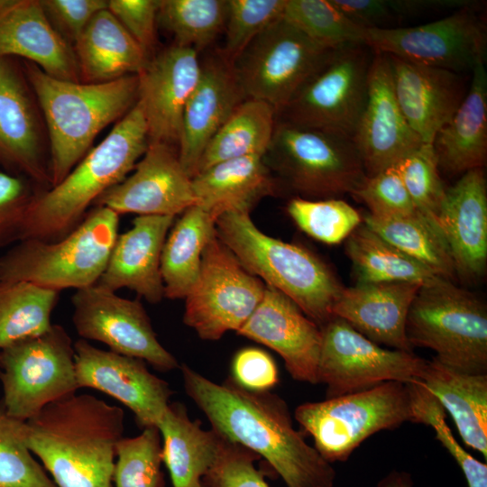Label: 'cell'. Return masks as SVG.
I'll return each instance as SVG.
<instances>
[{"label": "cell", "instance_id": "1", "mask_svg": "<svg viewBox=\"0 0 487 487\" xmlns=\"http://www.w3.org/2000/svg\"><path fill=\"white\" fill-rule=\"evenodd\" d=\"M188 396L221 437L263 458L287 487H333L335 471L297 431L286 402L255 392L230 377L216 383L187 364L180 366Z\"/></svg>", "mask_w": 487, "mask_h": 487}, {"label": "cell", "instance_id": "2", "mask_svg": "<svg viewBox=\"0 0 487 487\" xmlns=\"http://www.w3.org/2000/svg\"><path fill=\"white\" fill-rule=\"evenodd\" d=\"M124 413L91 394H73L24 421V440L57 487H113Z\"/></svg>", "mask_w": 487, "mask_h": 487}, {"label": "cell", "instance_id": "3", "mask_svg": "<svg viewBox=\"0 0 487 487\" xmlns=\"http://www.w3.org/2000/svg\"><path fill=\"white\" fill-rule=\"evenodd\" d=\"M148 145V126L137 101L60 183L33 195L18 227L16 242H55L66 236L83 220L91 203L126 178Z\"/></svg>", "mask_w": 487, "mask_h": 487}, {"label": "cell", "instance_id": "4", "mask_svg": "<svg viewBox=\"0 0 487 487\" xmlns=\"http://www.w3.org/2000/svg\"><path fill=\"white\" fill-rule=\"evenodd\" d=\"M26 74L48 125L53 187L85 157L98 133L135 105L139 78L73 82L53 78L32 62L26 63Z\"/></svg>", "mask_w": 487, "mask_h": 487}, {"label": "cell", "instance_id": "5", "mask_svg": "<svg viewBox=\"0 0 487 487\" xmlns=\"http://www.w3.org/2000/svg\"><path fill=\"white\" fill-rule=\"evenodd\" d=\"M216 234L250 273L287 296L319 327L333 317L345 288L313 253L262 233L245 212H224Z\"/></svg>", "mask_w": 487, "mask_h": 487}, {"label": "cell", "instance_id": "6", "mask_svg": "<svg viewBox=\"0 0 487 487\" xmlns=\"http://www.w3.org/2000/svg\"><path fill=\"white\" fill-rule=\"evenodd\" d=\"M119 215L96 206L59 241L25 239L0 256V281H27L60 292L95 285L118 235Z\"/></svg>", "mask_w": 487, "mask_h": 487}, {"label": "cell", "instance_id": "7", "mask_svg": "<svg viewBox=\"0 0 487 487\" xmlns=\"http://www.w3.org/2000/svg\"><path fill=\"white\" fill-rule=\"evenodd\" d=\"M406 335L412 349L429 348L446 366L487 374L486 307L449 280L420 287L408 314Z\"/></svg>", "mask_w": 487, "mask_h": 487}, {"label": "cell", "instance_id": "8", "mask_svg": "<svg viewBox=\"0 0 487 487\" xmlns=\"http://www.w3.org/2000/svg\"><path fill=\"white\" fill-rule=\"evenodd\" d=\"M294 417L328 463L345 462L368 437L412 422L407 383L386 381L371 389L299 405Z\"/></svg>", "mask_w": 487, "mask_h": 487}, {"label": "cell", "instance_id": "9", "mask_svg": "<svg viewBox=\"0 0 487 487\" xmlns=\"http://www.w3.org/2000/svg\"><path fill=\"white\" fill-rule=\"evenodd\" d=\"M263 159L271 170L308 199L352 194L366 178L351 138L277 118Z\"/></svg>", "mask_w": 487, "mask_h": 487}, {"label": "cell", "instance_id": "10", "mask_svg": "<svg viewBox=\"0 0 487 487\" xmlns=\"http://www.w3.org/2000/svg\"><path fill=\"white\" fill-rule=\"evenodd\" d=\"M1 399L8 416L26 421L79 389L74 343L63 326L0 349Z\"/></svg>", "mask_w": 487, "mask_h": 487}, {"label": "cell", "instance_id": "11", "mask_svg": "<svg viewBox=\"0 0 487 487\" xmlns=\"http://www.w3.org/2000/svg\"><path fill=\"white\" fill-rule=\"evenodd\" d=\"M372 55L364 43L333 50L277 120L353 139L366 100Z\"/></svg>", "mask_w": 487, "mask_h": 487}, {"label": "cell", "instance_id": "12", "mask_svg": "<svg viewBox=\"0 0 487 487\" xmlns=\"http://www.w3.org/2000/svg\"><path fill=\"white\" fill-rule=\"evenodd\" d=\"M333 50L281 17L261 32L232 64L246 98L264 101L278 114Z\"/></svg>", "mask_w": 487, "mask_h": 487}, {"label": "cell", "instance_id": "13", "mask_svg": "<svg viewBox=\"0 0 487 487\" xmlns=\"http://www.w3.org/2000/svg\"><path fill=\"white\" fill-rule=\"evenodd\" d=\"M265 284L250 273L215 233L202 253L198 280L185 298L184 323L204 340H218L244 325Z\"/></svg>", "mask_w": 487, "mask_h": 487}, {"label": "cell", "instance_id": "14", "mask_svg": "<svg viewBox=\"0 0 487 487\" xmlns=\"http://www.w3.org/2000/svg\"><path fill=\"white\" fill-rule=\"evenodd\" d=\"M319 383L326 399L365 391L386 381H419L427 360L413 352L383 348L333 317L321 327Z\"/></svg>", "mask_w": 487, "mask_h": 487}, {"label": "cell", "instance_id": "15", "mask_svg": "<svg viewBox=\"0 0 487 487\" xmlns=\"http://www.w3.org/2000/svg\"><path fill=\"white\" fill-rule=\"evenodd\" d=\"M364 44L373 51L456 73L484 63L486 28L474 8L411 27L367 28Z\"/></svg>", "mask_w": 487, "mask_h": 487}, {"label": "cell", "instance_id": "16", "mask_svg": "<svg viewBox=\"0 0 487 487\" xmlns=\"http://www.w3.org/2000/svg\"><path fill=\"white\" fill-rule=\"evenodd\" d=\"M71 302L73 325L82 339L101 342L110 351L141 359L160 372L179 367L159 342L139 300L119 297L95 284L77 289Z\"/></svg>", "mask_w": 487, "mask_h": 487}, {"label": "cell", "instance_id": "17", "mask_svg": "<svg viewBox=\"0 0 487 487\" xmlns=\"http://www.w3.org/2000/svg\"><path fill=\"white\" fill-rule=\"evenodd\" d=\"M74 351L79 389L91 388L115 399L133 412L142 428L157 427L173 391L144 361L95 347L82 338L74 343Z\"/></svg>", "mask_w": 487, "mask_h": 487}, {"label": "cell", "instance_id": "18", "mask_svg": "<svg viewBox=\"0 0 487 487\" xmlns=\"http://www.w3.org/2000/svg\"><path fill=\"white\" fill-rule=\"evenodd\" d=\"M133 173L104 192L96 201L117 215L172 216L198 204L191 178L184 170L178 149L150 142Z\"/></svg>", "mask_w": 487, "mask_h": 487}, {"label": "cell", "instance_id": "19", "mask_svg": "<svg viewBox=\"0 0 487 487\" xmlns=\"http://www.w3.org/2000/svg\"><path fill=\"white\" fill-rule=\"evenodd\" d=\"M352 140L367 177L393 166L423 143L398 105L384 53L373 51L366 100Z\"/></svg>", "mask_w": 487, "mask_h": 487}, {"label": "cell", "instance_id": "20", "mask_svg": "<svg viewBox=\"0 0 487 487\" xmlns=\"http://www.w3.org/2000/svg\"><path fill=\"white\" fill-rule=\"evenodd\" d=\"M198 52L173 44L149 60L138 74L150 142L179 146L186 104L200 74Z\"/></svg>", "mask_w": 487, "mask_h": 487}, {"label": "cell", "instance_id": "21", "mask_svg": "<svg viewBox=\"0 0 487 487\" xmlns=\"http://www.w3.org/2000/svg\"><path fill=\"white\" fill-rule=\"evenodd\" d=\"M237 334L280 354L294 380L319 383L321 329L273 287L265 285L261 302Z\"/></svg>", "mask_w": 487, "mask_h": 487}, {"label": "cell", "instance_id": "22", "mask_svg": "<svg viewBox=\"0 0 487 487\" xmlns=\"http://www.w3.org/2000/svg\"><path fill=\"white\" fill-rule=\"evenodd\" d=\"M200 65L199 78L184 109L178 146L180 163L191 179L211 139L246 99L233 64L221 52L209 55Z\"/></svg>", "mask_w": 487, "mask_h": 487}, {"label": "cell", "instance_id": "23", "mask_svg": "<svg viewBox=\"0 0 487 487\" xmlns=\"http://www.w3.org/2000/svg\"><path fill=\"white\" fill-rule=\"evenodd\" d=\"M437 225L455 274L468 280L481 277L487 263V186L482 168L467 170L446 189Z\"/></svg>", "mask_w": 487, "mask_h": 487}, {"label": "cell", "instance_id": "24", "mask_svg": "<svg viewBox=\"0 0 487 487\" xmlns=\"http://www.w3.org/2000/svg\"><path fill=\"white\" fill-rule=\"evenodd\" d=\"M387 56L395 97L406 121L423 142L432 143L466 94L462 77L451 70Z\"/></svg>", "mask_w": 487, "mask_h": 487}, {"label": "cell", "instance_id": "25", "mask_svg": "<svg viewBox=\"0 0 487 487\" xmlns=\"http://www.w3.org/2000/svg\"><path fill=\"white\" fill-rule=\"evenodd\" d=\"M20 56L46 74L78 82L74 50L54 29L38 0H0V58Z\"/></svg>", "mask_w": 487, "mask_h": 487}, {"label": "cell", "instance_id": "26", "mask_svg": "<svg viewBox=\"0 0 487 487\" xmlns=\"http://www.w3.org/2000/svg\"><path fill=\"white\" fill-rule=\"evenodd\" d=\"M172 216H138L118 234L107 264L96 284L115 292L127 288L151 303L164 298L161 257Z\"/></svg>", "mask_w": 487, "mask_h": 487}, {"label": "cell", "instance_id": "27", "mask_svg": "<svg viewBox=\"0 0 487 487\" xmlns=\"http://www.w3.org/2000/svg\"><path fill=\"white\" fill-rule=\"evenodd\" d=\"M420 287L408 282L357 283L344 289L332 315L379 345L413 352L406 322Z\"/></svg>", "mask_w": 487, "mask_h": 487}, {"label": "cell", "instance_id": "28", "mask_svg": "<svg viewBox=\"0 0 487 487\" xmlns=\"http://www.w3.org/2000/svg\"><path fill=\"white\" fill-rule=\"evenodd\" d=\"M0 161L38 183L51 182L30 96L7 57L0 58Z\"/></svg>", "mask_w": 487, "mask_h": 487}, {"label": "cell", "instance_id": "29", "mask_svg": "<svg viewBox=\"0 0 487 487\" xmlns=\"http://www.w3.org/2000/svg\"><path fill=\"white\" fill-rule=\"evenodd\" d=\"M439 169L451 174L482 168L487 154V73L484 63L472 71L462 103L432 142Z\"/></svg>", "mask_w": 487, "mask_h": 487}, {"label": "cell", "instance_id": "30", "mask_svg": "<svg viewBox=\"0 0 487 487\" xmlns=\"http://www.w3.org/2000/svg\"><path fill=\"white\" fill-rule=\"evenodd\" d=\"M74 52L86 83L138 75L149 60L144 50L107 8L91 18L76 40Z\"/></svg>", "mask_w": 487, "mask_h": 487}, {"label": "cell", "instance_id": "31", "mask_svg": "<svg viewBox=\"0 0 487 487\" xmlns=\"http://www.w3.org/2000/svg\"><path fill=\"white\" fill-rule=\"evenodd\" d=\"M419 381L451 416L464 444L487 460V374H469L433 357Z\"/></svg>", "mask_w": 487, "mask_h": 487}, {"label": "cell", "instance_id": "32", "mask_svg": "<svg viewBox=\"0 0 487 487\" xmlns=\"http://www.w3.org/2000/svg\"><path fill=\"white\" fill-rule=\"evenodd\" d=\"M191 181L198 204L220 216L229 210L250 214L259 200L277 191V181L262 155L218 162Z\"/></svg>", "mask_w": 487, "mask_h": 487}, {"label": "cell", "instance_id": "33", "mask_svg": "<svg viewBox=\"0 0 487 487\" xmlns=\"http://www.w3.org/2000/svg\"><path fill=\"white\" fill-rule=\"evenodd\" d=\"M156 427L172 487H203V478L217 456L220 436L192 421L179 402H170Z\"/></svg>", "mask_w": 487, "mask_h": 487}, {"label": "cell", "instance_id": "34", "mask_svg": "<svg viewBox=\"0 0 487 487\" xmlns=\"http://www.w3.org/2000/svg\"><path fill=\"white\" fill-rule=\"evenodd\" d=\"M216 211L200 204L188 207L166 238L161 257L164 297L185 299L196 283L202 253L216 233Z\"/></svg>", "mask_w": 487, "mask_h": 487}, {"label": "cell", "instance_id": "35", "mask_svg": "<svg viewBox=\"0 0 487 487\" xmlns=\"http://www.w3.org/2000/svg\"><path fill=\"white\" fill-rule=\"evenodd\" d=\"M277 112L270 104L246 98L206 147L197 174L231 159L264 156L272 139Z\"/></svg>", "mask_w": 487, "mask_h": 487}, {"label": "cell", "instance_id": "36", "mask_svg": "<svg viewBox=\"0 0 487 487\" xmlns=\"http://www.w3.org/2000/svg\"><path fill=\"white\" fill-rule=\"evenodd\" d=\"M345 252L358 283L408 282L423 286L441 278L363 223L346 238Z\"/></svg>", "mask_w": 487, "mask_h": 487}, {"label": "cell", "instance_id": "37", "mask_svg": "<svg viewBox=\"0 0 487 487\" xmlns=\"http://www.w3.org/2000/svg\"><path fill=\"white\" fill-rule=\"evenodd\" d=\"M363 223L437 276L449 280L455 277L454 262L441 231L421 213L395 217L366 213Z\"/></svg>", "mask_w": 487, "mask_h": 487}, {"label": "cell", "instance_id": "38", "mask_svg": "<svg viewBox=\"0 0 487 487\" xmlns=\"http://www.w3.org/2000/svg\"><path fill=\"white\" fill-rule=\"evenodd\" d=\"M58 297L27 281H0V349L50 329Z\"/></svg>", "mask_w": 487, "mask_h": 487}, {"label": "cell", "instance_id": "39", "mask_svg": "<svg viewBox=\"0 0 487 487\" xmlns=\"http://www.w3.org/2000/svg\"><path fill=\"white\" fill-rule=\"evenodd\" d=\"M227 0H161L157 21L174 37V44L198 52L225 31Z\"/></svg>", "mask_w": 487, "mask_h": 487}, {"label": "cell", "instance_id": "40", "mask_svg": "<svg viewBox=\"0 0 487 487\" xmlns=\"http://www.w3.org/2000/svg\"><path fill=\"white\" fill-rule=\"evenodd\" d=\"M282 18L329 49L364 43L367 28L348 18L331 0H286Z\"/></svg>", "mask_w": 487, "mask_h": 487}, {"label": "cell", "instance_id": "41", "mask_svg": "<svg viewBox=\"0 0 487 487\" xmlns=\"http://www.w3.org/2000/svg\"><path fill=\"white\" fill-rule=\"evenodd\" d=\"M161 463V437L156 427L123 437L116 447L115 487H164Z\"/></svg>", "mask_w": 487, "mask_h": 487}, {"label": "cell", "instance_id": "42", "mask_svg": "<svg viewBox=\"0 0 487 487\" xmlns=\"http://www.w3.org/2000/svg\"><path fill=\"white\" fill-rule=\"evenodd\" d=\"M287 210L303 232L327 244L341 243L363 223L360 213L339 198H296Z\"/></svg>", "mask_w": 487, "mask_h": 487}, {"label": "cell", "instance_id": "43", "mask_svg": "<svg viewBox=\"0 0 487 487\" xmlns=\"http://www.w3.org/2000/svg\"><path fill=\"white\" fill-rule=\"evenodd\" d=\"M0 487H57L24 440V421L5 411L0 400Z\"/></svg>", "mask_w": 487, "mask_h": 487}, {"label": "cell", "instance_id": "44", "mask_svg": "<svg viewBox=\"0 0 487 487\" xmlns=\"http://www.w3.org/2000/svg\"><path fill=\"white\" fill-rule=\"evenodd\" d=\"M394 166L416 208L438 227L437 218L446 188L433 144L423 142Z\"/></svg>", "mask_w": 487, "mask_h": 487}, {"label": "cell", "instance_id": "45", "mask_svg": "<svg viewBox=\"0 0 487 487\" xmlns=\"http://www.w3.org/2000/svg\"><path fill=\"white\" fill-rule=\"evenodd\" d=\"M413 410L412 423L430 426L436 438L460 466L468 487H487V464L472 456L455 438L446 424V412L436 398L419 381L408 382Z\"/></svg>", "mask_w": 487, "mask_h": 487}, {"label": "cell", "instance_id": "46", "mask_svg": "<svg viewBox=\"0 0 487 487\" xmlns=\"http://www.w3.org/2000/svg\"><path fill=\"white\" fill-rule=\"evenodd\" d=\"M285 5L286 0H227L224 58L233 63L261 32L282 17Z\"/></svg>", "mask_w": 487, "mask_h": 487}, {"label": "cell", "instance_id": "47", "mask_svg": "<svg viewBox=\"0 0 487 487\" xmlns=\"http://www.w3.org/2000/svg\"><path fill=\"white\" fill-rule=\"evenodd\" d=\"M351 195L363 202L368 207V213L374 216H407L420 213L394 165L366 176Z\"/></svg>", "mask_w": 487, "mask_h": 487}, {"label": "cell", "instance_id": "48", "mask_svg": "<svg viewBox=\"0 0 487 487\" xmlns=\"http://www.w3.org/2000/svg\"><path fill=\"white\" fill-rule=\"evenodd\" d=\"M259 459L252 451L221 437L217 456L203 482L209 487H270L255 466Z\"/></svg>", "mask_w": 487, "mask_h": 487}, {"label": "cell", "instance_id": "49", "mask_svg": "<svg viewBox=\"0 0 487 487\" xmlns=\"http://www.w3.org/2000/svg\"><path fill=\"white\" fill-rule=\"evenodd\" d=\"M161 0H110L107 9L144 50L156 43V23Z\"/></svg>", "mask_w": 487, "mask_h": 487}, {"label": "cell", "instance_id": "50", "mask_svg": "<svg viewBox=\"0 0 487 487\" xmlns=\"http://www.w3.org/2000/svg\"><path fill=\"white\" fill-rule=\"evenodd\" d=\"M230 378L240 387L255 392L270 391L279 382L276 363L265 351L246 347L232 361Z\"/></svg>", "mask_w": 487, "mask_h": 487}, {"label": "cell", "instance_id": "51", "mask_svg": "<svg viewBox=\"0 0 487 487\" xmlns=\"http://www.w3.org/2000/svg\"><path fill=\"white\" fill-rule=\"evenodd\" d=\"M51 25L67 41L75 43L91 18L107 8L104 0H41Z\"/></svg>", "mask_w": 487, "mask_h": 487}, {"label": "cell", "instance_id": "52", "mask_svg": "<svg viewBox=\"0 0 487 487\" xmlns=\"http://www.w3.org/2000/svg\"><path fill=\"white\" fill-rule=\"evenodd\" d=\"M32 197L22 178L0 171V247L16 242L18 227Z\"/></svg>", "mask_w": 487, "mask_h": 487}, {"label": "cell", "instance_id": "53", "mask_svg": "<svg viewBox=\"0 0 487 487\" xmlns=\"http://www.w3.org/2000/svg\"><path fill=\"white\" fill-rule=\"evenodd\" d=\"M348 18L364 28H387L396 19L388 0H331Z\"/></svg>", "mask_w": 487, "mask_h": 487}, {"label": "cell", "instance_id": "54", "mask_svg": "<svg viewBox=\"0 0 487 487\" xmlns=\"http://www.w3.org/2000/svg\"><path fill=\"white\" fill-rule=\"evenodd\" d=\"M411 475L407 472L393 470L384 476L377 484V487H412Z\"/></svg>", "mask_w": 487, "mask_h": 487}, {"label": "cell", "instance_id": "55", "mask_svg": "<svg viewBox=\"0 0 487 487\" xmlns=\"http://www.w3.org/2000/svg\"><path fill=\"white\" fill-rule=\"evenodd\" d=\"M203 487H209V486L206 485V484L203 482Z\"/></svg>", "mask_w": 487, "mask_h": 487}]
</instances>
